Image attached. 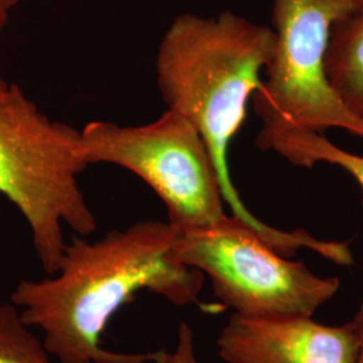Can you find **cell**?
I'll use <instances>...</instances> for the list:
<instances>
[{"mask_svg":"<svg viewBox=\"0 0 363 363\" xmlns=\"http://www.w3.org/2000/svg\"><path fill=\"white\" fill-rule=\"evenodd\" d=\"M179 232L169 220H140L97 241L74 237L57 272L22 280L11 294L31 328H38L58 363H148L155 352H116L101 346L111 319L148 291L177 307L196 303L203 273L177 257Z\"/></svg>","mask_w":363,"mask_h":363,"instance_id":"cell-1","label":"cell"},{"mask_svg":"<svg viewBox=\"0 0 363 363\" xmlns=\"http://www.w3.org/2000/svg\"><path fill=\"white\" fill-rule=\"evenodd\" d=\"M272 27L232 11L216 18L183 13L174 19L156 54V79L167 109L187 118L208 145L232 216L286 257L300 247L319 253L325 242L304 230L284 232L256 218L232 181L228 150L247 118V103L261 85L274 50Z\"/></svg>","mask_w":363,"mask_h":363,"instance_id":"cell-2","label":"cell"},{"mask_svg":"<svg viewBox=\"0 0 363 363\" xmlns=\"http://www.w3.org/2000/svg\"><path fill=\"white\" fill-rule=\"evenodd\" d=\"M88 166L81 130L46 116L0 76V194L23 216L48 274L57 272L64 255V225L79 235L97 229L78 184Z\"/></svg>","mask_w":363,"mask_h":363,"instance_id":"cell-3","label":"cell"},{"mask_svg":"<svg viewBox=\"0 0 363 363\" xmlns=\"http://www.w3.org/2000/svg\"><path fill=\"white\" fill-rule=\"evenodd\" d=\"M361 0H273L274 50L252 103L261 120L257 145L279 152L333 128L363 139V120L347 111L325 74L333 25Z\"/></svg>","mask_w":363,"mask_h":363,"instance_id":"cell-4","label":"cell"},{"mask_svg":"<svg viewBox=\"0 0 363 363\" xmlns=\"http://www.w3.org/2000/svg\"><path fill=\"white\" fill-rule=\"evenodd\" d=\"M177 257L208 277L216 298L233 313L312 316L337 295V277H322L276 252L244 220H220L178 234Z\"/></svg>","mask_w":363,"mask_h":363,"instance_id":"cell-5","label":"cell"},{"mask_svg":"<svg viewBox=\"0 0 363 363\" xmlns=\"http://www.w3.org/2000/svg\"><path fill=\"white\" fill-rule=\"evenodd\" d=\"M81 152L88 164H116L142 178L162 199L178 232L208 226L226 216L208 145L175 111L167 109L155 121L138 127L91 121L81 130Z\"/></svg>","mask_w":363,"mask_h":363,"instance_id":"cell-6","label":"cell"},{"mask_svg":"<svg viewBox=\"0 0 363 363\" xmlns=\"http://www.w3.org/2000/svg\"><path fill=\"white\" fill-rule=\"evenodd\" d=\"M228 363H355L352 323L325 325L312 316L250 318L233 313L217 339Z\"/></svg>","mask_w":363,"mask_h":363,"instance_id":"cell-7","label":"cell"},{"mask_svg":"<svg viewBox=\"0 0 363 363\" xmlns=\"http://www.w3.org/2000/svg\"><path fill=\"white\" fill-rule=\"evenodd\" d=\"M325 74L342 104L363 120V0L333 25Z\"/></svg>","mask_w":363,"mask_h":363,"instance_id":"cell-8","label":"cell"},{"mask_svg":"<svg viewBox=\"0 0 363 363\" xmlns=\"http://www.w3.org/2000/svg\"><path fill=\"white\" fill-rule=\"evenodd\" d=\"M50 354L13 303L0 304V363H52Z\"/></svg>","mask_w":363,"mask_h":363,"instance_id":"cell-9","label":"cell"},{"mask_svg":"<svg viewBox=\"0 0 363 363\" xmlns=\"http://www.w3.org/2000/svg\"><path fill=\"white\" fill-rule=\"evenodd\" d=\"M279 155L298 167L311 169L316 163H330L347 171L363 193V156L351 154L331 143L325 135L304 136L286 144Z\"/></svg>","mask_w":363,"mask_h":363,"instance_id":"cell-10","label":"cell"},{"mask_svg":"<svg viewBox=\"0 0 363 363\" xmlns=\"http://www.w3.org/2000/svg\"><path fill=\"white\" fill-rule=\"evenodd\" d=\"M152 363H199L195 357L193 328L184 322L181 323L175 347L171 351H156Z\"/></svg>","mask_w":363,"mask_h":363,"instance_id":"cell-11","label":"cell"},{"mask_svg":"<svg viewBox=\"0 0 363 363\" xmlns=\"http://www.w3.org/2000/svg\"><path fill=\"white\" fill-rule=\"evenodd\" d=\"M351 323L354 325V330L358 337V352H357L355 363H363V303L358 312L355 313L354 319L351 320Z\"/></svg>","mask_w":363,"mask_h":363,"instance_id":"cell-12","label":"cell"},{"mask_svg":"<svg viewBox=\"0 0 363 363\" xmlns=\"http://www.w3.org/2000/svg\"><path fill=\"white\" fill-rule=\"evenodd\" d=\"M11 10L7 7L6 4V0H0V35L4 30V27L7 25V21H9V13Z\"/></svg>","mask_w":363,"mask_h":363,"instance_id":"cell-13","label":"cell"},{"mask_svg":"<svg viewBox=\"0 0 363 363\" xmlns=\"http://www.w3.org/2000/svg\"><path fill=\"white\" fill-rule=\"evenodd\" d=\"M21 1H23V0H6V4L10 10H13V7H16Z\"/></svg>","mask_w":363,"mask_h":363,"instance_id":"cell-14","label":"cell"}]
</instances>
